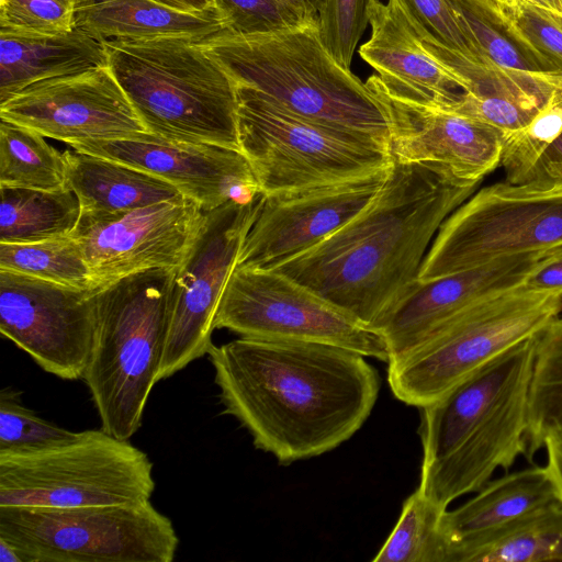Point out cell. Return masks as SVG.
<instances>
[{
    "label": "cell",
    "instance_id": "obj_42",
    "mask_svg": "<svg viewBox=\"0 0 562 562\" xmlns=\"http://www.w3.org/2000/svg\"><path fill=\"white\" fill-rule=\"evenodd\" d=\"M533 181L562 184V134L544 154Z\"/></svg>",
    "mask_w": 562,
    "mask_h": 562
},
{
    "label": "cell",
    "instance_id": "obj_32",
    "mask_svg": "<svg viewBox=\"0 0 562 562\" xmlns=\"http://www.w3.org/2000/svg\"><path fill=\"white\" fill-rule=\"evenodd\" d=\"M562 561V506L519 522L465 551L459 562Z\"/></svg>",
    "mask_w": 562,
    "mask_h": 562
},
{
    "label": "cell",
    "instance_id": "obj_10",
    "mask_svg": "<svg viewBox=\"0 0 562 562\" xmlns=\"http://www.w3.org/2000/svg\"><path fill=\"white\" fill-rule=\"evenodd\" d=\"M0 537L23 562H171L172 521L150 502L82 507H0Z\"/></svg>",
    "mask_w": 562,
    "mask_h": 562
},
{
    "label": "cell",
    "instance_id": "obj_19",
    "mask_svg": "<svg viewBox=\"0 0 562 562\" xmlns=\"http://www.w3.org/2000/svg\"><path fill=\"white\" fill-rule=\"evenodd\" d=\"M367 86L385 110L392 158L443 165L470 184H480L499 167L505 139L501 130L447 108L409 101Z\"/></svg>",
    "mask_w": 562,
    "mask_h": 562
},
{
    "label": "cell",
    "instance_id": "obj_31",
    "mask_svg": "<svg viewBox=\"0 0 562 562\" xmlns=\"http://www.w3.org/2000/svg\"><path fill=\"white\" fill-rule=\"evenodd\" d=\"M0 270L94 290L82 248L70 235L36 243H0Z\"/></svg>",
    "mask_w": 562,
    "mask_h": 562
},
{
    "label": "cell",
    "instance_id": "obj_20",
    "mask_svg": "<svg viewBox=\"0 0 562 562\" xmlns=\"http://www.w3.org/2000/svg\"><path fill=\"white\" fill-rule=\"evenodd\" d=\"M547 252L517 255L417 281L374 327L386 341L389 360L467 307L521 285Z\"/></svg>",
    "mask_w": 562,
    "mask_h": 562
},
{
    "label": "cell",
    "instance_id": "obj_22",
    "mask_svg": "<svg viewBox=\"0 0 562 562\" xmlns=\"http://www.w3.org/2000/svg\"><path fill=\"white\" fill-rule=\"evenodd\" d=\"M424 45L464 82L458 101L447 109L487 123L505 136L529 124L562 87V71L508 70L437 43Z\"/></svg>",
    "mask_w": 562,
    "mask_h": 562
},
{
    "label": "cell",
    "instance_id": "obj_13",
    "mask_svg": "<svg viewBox=\"0 0 562 562\" xmlns=\"http://www.w3.org/2000/svg\"><path fill=\"white\" fill-rule=\"evenodd\" d=\"M260 196L251 203L229 201L205 212L203 224L173 277L158 381L207 355L213 346L218 306L256 217Z\"/></svg>",
    "mask_w": 562,
    "mask_h": 562
},
{
    "label": "cell",
    "instance_id": "obj_21",
    "mask_svg": "<svg viewBox=\"0 0 562 562\" xmlns=\"http://www.w3.org/2000/svg\"><path fill=\"white\" fill-rule=\"evenodd\" d=\"M368 19L371 35L359 54L376 75L367 85L436 106L449 108L458 101L462 78L428 52L396 0H371Z\"/></svg>",
    "mask_w": 562,
    "mask_h": 562
},
{
    "label": "cell",
    "instance_id": "obj_46",
    "mask_svg": "<svg viewBox=\"0 0 562 562\" xmlns=\"http://www.w3.org/2000/svg\"><path fill=\"white\" fill-rule=\"evenodd\" d=\"M527 1L562 18V0H527Z\"/></svg>",
    "mask_w": 562,
    "mask_h": 562
},
{
    "label": "cell",
    "instance_id": "obj_28",
    "mask_svg": "<svg viewBox=\"0 0 562 562\" xmlns=\"http://www.w3.org/2000/svg\"><path fill=\"white\" fill-rule=\"evenodd\" d=\"M542 71H562V18L527 0H468Z\"/></svg>",
    "mask_w": 562,
    "mask_h": 562
},
{
    "label": "cell",
    "instance_id": "obj_11",
    "mask_svg": "<svg viewBox=\"0 0 562 562\" xmlns=\"http://www.w3.org/2000/svg\"><path fill=\"white\" fill-rule=\"evenodd\" d=\"M560 246L562 184L496 182L475 191L442 222L418 281Z\"/></svg>",
    "mask_w": 562,
    "mask_h": 562
},
{
    "label": "cell",
    "instance_id": "obj_3",
    "mask_svg": "<svg viewBox=\"0 0 562 562\" xmlns=\"http://www.w3.org/2000/svg\"><path fill=\"white\" fill-rule=\"evenodd\" d=\"M537 336L419 408L418 488L438 506L448 509L453 501L479 491L497 471L506 473L520 457L527 458Z\"/></svg>",
    "mask_w": 562,
    "mask_h": 562
},
{
    "label": "cell",
    "instance_id": "obj_35",
    "mask_svg": "<svg viewBox=\"0 0 562 562\" xmlns=\"http://www.w3.org/2000/svg\"><path fill=\"white\" fill-rule=\"evenodd\" d=\"M448 1L473 56L484 58L508 70L542 71L468 0Z\"/></svg>",
    "mask_w": 562,
    "mask_h": 562
},
{
    "label": "cell",
    "instance_id": "obj_14",
    "mask_svg": "<svg viewBox=\"0 0 562 562\" xmlns=\"http://www.w3.org/2000/svg\"><path fill=\"white\" fill-rule=\"evenodd\" d=\"M97 291L0 270V331L44 371L82 379L98 329Z\"/></svg>",
    "mask_w": 562,
    "mask_h": 562
},
{
    "label": "cell",
    "instance_id": "obj_5",
    "mask_svg": "<svg viewBox=\"0 0 562 562\" xmlns=\"http://www.w3.org/2000/svg\"><path fill=\"white\" fill-rule=\"evenodd\" d=\"M102 43L108 68L150 134L240 150L235 85L199 41Z\"/></svg>",
    "mask_w": 562,
    "mask_h": 562
},
{
    "label": "cell",
    "instance_id": "obj_29",
    "mask_svg": "<svg viewBox=\"0 0 562 562\" xmlns=\"http://www.w3.org/2000/svg\"><path fill=\"white\" fill-rule=\"evenodd\" d=\"M0 186L49 191L68 189L64 155L37 132L1 120Z\"/></svg>",
    "mask_w": 562,
    "mask_h": 562
},
{
    "label": "cell",
    "instance_id": "obj_8",
    "mask_svg": "<svg viewBox=\"0 0 562 562\" xmlns=\"http://www.w3.org/2000/svg\"><path fill=\"white\" fill-rule=\"evenodd\" d=\"M237 130L262 194L340 182L387 169V145L358 132L300 116L260 93L236 87Z\"/></svg>",
    "mask_w": 562,
    "mask_h": 562
},
{
    "label": "cell",
    "instance_id": "obj_27",
    "mask_svg": "<svg viewBox=\"0 0 562 562\" xmlns=\"http://www.w3.org/2000/svg\"><path fill=\"white\" fill-rule=\"evenodd\" d=\"M0 243L25 244L68 236L81 206L70 189L37 190L0 186Z\"/></svg>",
    "mask_w": 562,
    "mask_h": 562
},
{
    "label": "cell",
    "instance_id": "obj_26",
    "mask_svg": "<svg viewBox=\"0 0 562 562\" xmlns=\"http://www.w3.org/2000/svg\"><path fill=\"white\" fill-rule=\"evenodd\" d=\"M63 155L67 187L78 198L81 214H111L184 198L173 184L125 164L75 149Z\"/></svg>",
    "mask_w": 562,
    "mask_h": 562
},
{
    "label": "cell",
    "instance_id": "obj_24",
    "mask_svg": "<svg viewBox=\"0 0 562 562\" xmlns=\"http://www.w3.org/2000/svg\"><path fill=\"white\" fill-rule=\"evenodd\" d=\"M104 66L103 43L77 27L61 34L0 31V104L35 82Z\"/></svg>",
    "mask_w": 562,
    "mask_h": 562
},
{
    "label": "cell",
    "instance_id": "obj_12",
    "mask_svg": "<svg viewBox=\"0 0 562 562\" xmlns=\"http://www.w3.org/2000/svg\"><path fill=\"white\" fill-rule=\"evenodd\" d=\"M215 328L243 338L317 342L387 362L383 335L277 270L235 268Z\"/></svg>",
    "mask_w": 562,
    "mask_h": 562
},
{
    "label": "cell",
    "instance_id": "obj_37",
    "mask_svg": "<svg viewBox=\"0 0 562 562\" xmlns=\"http://www.w3.org/2000/svg\"><path fill=\"white\" fill-rule=\"evenodd\" d=\"M371 0H326L318 16L319 37L334 57L350 69L356 47L369 25Z\"/></svg>",
    "mask_w": 562,
    "mask_h": 562
},
{
    "label": "cell",
    "instance_id": "obj_40",
    "mask_svg": "<svg viewBox=\"0 0 562 562\" xmlns=\"http://www.w3.org/2000/svg\"><path fill=\"white\" fill-rule=\"evenodd\" d=\"M521 286L529 291L562 295V246L547 252Z\"/></svg>",
    "mask_w": 562,
    "mask_h": 562
},
{
    "label": "cell",
    "instance_id": "obj_7",
    "mask_svg": "<svg viewBox=\"0 0 562 562\" xmlns=\"http://www.w3.org/2000/svg\"><path fill=\"white\" fill-rule=\"evenodd\" d=\"M562 314V295L521 285L459 312L392 357L387 383L409 406L429 405L512 347L537 336Z\"/></svg>",
    "mask_w": 562,
    "mask_h": 562
},
{
    "label": "cell",
    "instance_id": "obj_16",
    "mask_svg": "<svg viewBox=\"0 0 562 562\" xmlns=\"http://www.w3.org/2000/svg\"><path fill=\"white\" fill-rule=\"evenodd\" d=\"M389 168L360 179L262 194L236 267L273 270L312 249L371 203Z\"/></svg>",
    "mask_w": 562,
    "mask_h": 562
},
{
    "label": "cell",
    "instance_id": "obj_43",
    "mask_svg": "<svg viewBox=\"0 0 562 562\" xmlns=\"http://www.w3.org/2000/svg\"><path fill=\"white\" fill-rule=\"evenodd\" d=\"M166 7L188 13L205 14L217 12L214 0H155Z\"/></svg>",
    "mask_w": 562,
    "mask_h": 562
},
{
    "label": "cell",
    "instance_id": "obj_2",
    "mask_svg": "<svg viewBox=\"0 0 562 562\" xmlns=\"http://www.w3.org/2000/svg\"><path fill=\"white\" fill-rule=\"evenodd\" d=\"M477 187L443 165L392 158L380 191L363 211L273 270L374 328L418 281L442 222Z\"/></svg>",
    "mask_w": 562,
    "mask_h": 562
},
{
    "label": "cell",
    "instance_id": "obj_39",
    "mask_svg": "<svg viewBox=\"0 0 562 562\" xmlns=\"http://www.w3.org/2000/svg\"><path fill=\"white\" fill-rule=\"evenodd\" d=\"M424 42L472 55L448 0H396Z\"/></svg>",
    "mask_w": 562,
    "mask_h": 562
},
{
    "label": "cell",
    "instance_id": "obj_25",
    "mask_svg": "<svg viewBox=\"0 0 562 562\" xmlns=\"http://www.w3.org/2000/svg\"><path fill=\"white\" fill-rule=\"evenodd\" d=\"M75 27L101 43L164 37L202 41L225 30L217 12L188 13L155 0H78Z\"/></svg>",
    "mask_w": 562,
    "mask_h": 562
},
{
    "label": "cell",
    "instance_id": "obj_17",
    "mask_svg": "<svg viewBox=\"0 0 562 562\" xmlns=\"http://www.w3.org/2000/svg\"><path fill=\"white\" fill-rule=\"evenodd\" d=\"M0 119L66 144L149 134L108 66L35 82L0 104Z\"/></svg>",
    "mask_w": 562,
    "mask_h": 562
},
{
    "label": "cell",
    "instance_id": "obj_36",
    "mask_svg": "<svg viewBox=\"0 0 562 562\" xmlns=\"http://www.w3.org/2000/svg\"><path fill=\"white\" fill-rule=\"evenodd\" d=\"M225 30L238 35H259L296 27L307 19L285 0H214Z\"/></svg>",
    "mask_w": 562,
    "mask_h": 562
},
{
    "label": "cell",
    "instance_id": "obj_4",
    "mask_svg": "<svg viewBox=\"0 0 562 562\" xmlns=\"http://www.w3.org/2000/svg\"><path fill=\"white\" fill-rule=\"evenodd\" d=\"M199 43L236 87L249 88L300 116L372 136L390 148L383 105L325 48L318 21L259 35L223 30Z\"/></svg>",
    "mask_w": 562,
    "mask_h": 562
},
{
    "label": "cell",
    "instance_id": "obj_34",
    "mask_svg": "<svg viewBox=\"0 0 562 562\" xmlns=\"http://www.w3.org/2000/svg\"><path fill=\"white\" fill-rule=\"evenodd\" d=\"M71 431L40 417L23 405L20 392H0V451L38 449L72 439Z\"/></svg>",
    "mask_w": 562,
    "mask_h": 562
},
{
    "label": "cell",
    "instance_id": "obj_15",
    "mask_svg": "<svg viewBox=\"0 0 562 562\" xmlns=\"http://www.w3.org/2000/svg\"><path fill=\"white\" fill-rule=\"evenodd\" d=\"M205 212L187 198L111 214H81L70 236L82 248L94 290L156 268L178 269Z\"/></svg>",
    "mask_w": 562,
    "mask_h": 562
},
{
    "label": "cell",
    "instance_id": "obj_41",
    "mask_svg": "<svg viewBox=\"0 0 562 562\" xmlns=\"http://www.w3.org/2000/svg\"><path fill=\"white\" fill-rule=\"evenodd\" d=\"M542 449L546 450V467L562 503V418L554 420L546 429Z\"/></svg>",
    "mask_w": 562,
    "mask_h": 562
},
{
    "label": "cell",
    "instance_id": "obj_1",
    "mask_svg": "<svg viewBox=\"0 0 562 562\" xmlns=\"http://www.w3.org/2000/svg\"><path fill=\"white\" fill-rule=\"evenodd\" d=\"M207 356L224 412L285 465L350 439L379 396L376 369L341 347L239 337Z\"/></svg>",
    "mask_w": 562,
    "mask_h": 562
},
{
    "label": "cell",
    "instance_id": "obj_33",
    "mask_svg": "<svg viewBox=\"0 0 562 562\" xmlns=\"http://www.w3.org/2000/svg\"><path fill=\"white\" fill-rule=\"evenodd\" d=\"M562 134V87L521 130L505 136L501 165L505 181L530 182L548 149Z\"/></svg>",
    "mask_w": 562,
    "mask_h": 562
},
{
    "label": "cell",
    "instance_id": "obj_44",
    "mask_svg": "<svg viewBox=\"0 0 562 562\" xmlns=\"http://www.w3.org/2000/svg\"><path fill=\"white\" fill-rule=\"evenodd\" d=\"M310 20H317L326 0H285Z\"/></svg>",
    "mask_w": 562,
    "mask_h": 562
},
{
    "label": "cell",
    "instance_id": "obj_38",
    "mask_svg": "<svg viewBox=\"0 0 562 562\" xmlns=\"http://www.w3.org/2000/svg\"><path fill=\"white\" fill-rule=\"evenodd\" d=\"M78 0H0V31L61 34L75 29Z\"/></svg>",
    "mask_w": 562,
    "mask_h": 562
},
{
    "label": "cell",
    "instance_id": "obj_45",
    "mask_svg": "<svg viewBox=\"0 0 562 562\" xmlns=\"http://www.w3.org/2000/svg\"><path fill=\"white\" fill-rule=\"evenodd\" d=\"M0 562H23L16 549L0 537Z\"/></svg>",
    "mask_w": 562,
    "mask_h": 562
},
{
    "label": "cell",
    "instance_id": "obj_30",
    "mask_svg": "<svg viewBox=\"0 0 562 562\" xmlns=\"http://www.w3.org/2000/svg\"><path fill=\"white\" fill-rule=\"evenodd\" d=\"M447 509L417 487L403 503L401 516L373 562H450V544L441 528Z\"/></svg>",
    "mask_w": 562,
    "mask_h": 562
},
{
    "label": "cell",
    "instance_id": "obj_9",
    "mask_svg": "<svg viewBox=\"0 0 562 562\" xmlns=\"http://www.w3.org/2000/svg\"><path fill=\"white\" fill-rule=\"evenodd\" d=\"M148 454L104 429L77 431L67 441L0 451V507H82L150 499Z\"/></svg>",
    "mask_w": 562,
    "mask_h": 562
},
{
    "label": "cell",
    "instance_id": "obj_18",
    "mask_svg": "<svg viewBox=\"0 0 562 562\" xmlns=\"http://www.w3.org/2000/svg\"><path fill=\"white\" fill-rule=\"evenodd\" d=\"M68 145L151 173L173 184L204 212L229 201L251 203L262 194L249 160L238 149L171 142L150 133L136 139H88Z\"/></svg>",
    "mask_w": 562,
    "mask_h": 562
},
{
    "label": "cell",
    "instance_id": "obj_23",
    "mask_svg": "<svg viewBox=\"0 0 562 562\" xmlns=\"http://www.w3.org/2000/svg\"><path fill=\"white\" fill-rule=\"evenodd\" d=\"M560 506L557 486L546 464L533 463L493 477L469 501L443 513L441 528L450 544V562H459L471 548Z\"/></svg>",
    "mask_w": 562,
    "mask_h": 562
},
{
    "label": "cell",
    "instance_id": "obj_6",
    "mask_svg": "<svg viewBox=\"0 0 562 562\" xmlns=\"http://www.w3.org/2000/svg\"><path fill=\"white\" fill-rule=\"evenodd\" d=\"M175 273L150 269L97 291L98 329L82 380L101 428L120 439L139 429L158 382Z\"/></svg>",
    "mask_w": 562,
    "mask_h": 562
}]
</instances>
